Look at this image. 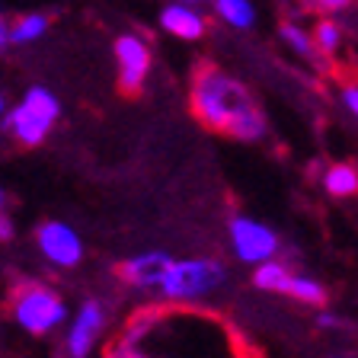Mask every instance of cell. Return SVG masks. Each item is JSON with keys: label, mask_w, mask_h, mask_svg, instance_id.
<instances>
[{"label": "cell", "mask_w": 358, "mask_h": 358, "mask_svg": "<svg viewBox=\"0 0 358 358\" xmlns=\"http://www.w3.org/2000/svg\"><path fill=\"white\" fill-rule=\"evenodd\" d=\"M106 358H243V343L217 317L157 307L138 313Z\"/></svg>", "instance_id": "6da1fadb"}, {"label": "cell", "mask_w": 358, "mask_h": 358, "mask_svg": "<svg viewBox=\"0 0 358 358\" xmlns=\"http://www.w3.org/2000/svg\"><path fill=\"white\" fill-rule=\"evenodd\" d=\"M192 112L201 125L237 138L259 141L266 134V115L256 109L243 87L217 67H199L192 77Z\"/></svg>", "instance_id": "7a4b0ae2"}, {"label": "cell", "mask_w": 358, "mask_h": 358, "mask_svg": "<svg viewBox=\"0 0 358 358\" xmlns=\"http://www.w3.org/2000/svg\"><path fill=\"white\" fill-rule=\"evenodd\" d=\"M227 282V268L217 259H170L154 291L173 304H192L215 294Z\"/></svg>", "instance_id": "3957f363"}, {"label": "cell", "mask_w": 358, "mask_h": 358, "mask_svg": "<svg viewBox=\"0 0 358 358\" xmlns=\"http://www.w3.org/2000/svg\"><path fill=\"white\" fill-rule=\"evenodd\" d=\"M58 115H61V106H58V96H55L52 90L32 87L29 93L22 96V103L3 119V128H10L22 144L32 148V144L45 141V134L52 131Z\"/></svg>", "instance_id": "277c9868"}, {"label": "cell", "mask_w": 358, "mask_h": 358, "mask_svg": "<svg viewBox=\"0 0 358 358\" xmlns=\"http://www.w3.org/2000/svg\"><path fill=\"white\" fill-rule=\"evenodd\" d=\"M13 317L26 333L45 336L64 323L67 307L48 285H22L13 298Z\"/></svg>", "instance_id": "5b68a950"}, {"label": "cell", "mask_w": 358, "mask_h": 358, "mask_svg": "<svg viewBox=\"0 0 358 358\" xmlns=\"http://www.w3.org/2000/svg\"><path fill=\"white\" fill-rule=\"evenodd\" d=\"M231 246L237 259L243 262H266L275 259L278 253V237L268 231L266 224L253 221V217H234L231 221Z\"/></svg>", "instance_id": "8992f818"}, {"label": "cell", "mask_w": 358, "mask_h": 358, "mask_svg": "<svg viewBox=\"0 0 358 358\" xmlns=\"http://www.w3.org/2000/svg\"><path fill=\"white\" fill-rule=\"evenodd\" d=\"M38 250L45 253V259L55 262L61 268H71L83 259V240L77 237V231L64 221H45L36 234Z\"/></svg>", "instance_id": "52a82bcc"}, {"label": "cell", "mask_w": 358, "mask_h": 358, "mask_svg": "<svg viewBox=\"0 0 358 358\" xmlns=\"http://www.w3.org/2000/svg\"><path fill=\"white\" fill-rule=\"evenodd\" d=\"M115 61H119V83L125 93H138L150 71V48L138 36L115 38Z\"/></svg>", "instance_id": "ba28073f"}, {"label": "cell", "mask_w": 358, "mask_h": 358, "mask_svg": "<svg viewBox=\"0 0 358 358\" xmlns=\"http://www.w3.org/2000/svg\"><path fill=\"white\" fill-rule=\"evenodd\" d=\"M106 327V310L99 301H87V304L77 310L74 323H71V329H67V355L71 358H87L90 349H93V343L99 339V333H103Z\"/></svg>", "instance_id": "9c48e42d"}, {"label": "cell", "mask_w": 358, "mask_h": 358, "mask_svg": "<svg viewBox=\"0 0 358 358\" xmlns=\"http://www.w3.org/2000/svg\"><path fill=\"white\" fill-rule=\"evenodd\" d=\"M166 266H170V256L160 253V250H154V253H138L119 266V278L134 285V288H157V282H160Z\"/></svg>", "instance_id": "30bf717a"}, {"label": "cell", "mask_w": 358, "mask_h": 358, "mask_svg": "<svg viewBox=\"0 0 358 358\" xmlns=\"http://www.w3.org/2000/svg\"><path fill=\"white\" fill-rule=\"evenodd\" d=\"M160 26H164L170 36L186 38V42H195V38L205 36V16L192 7V3H170V7L160 10Z\"/></svg>", "instance_id": "8fae6325"}, {"label": "cell", "mask_w": 358, "mask_h": 358, "mask_svg": "<svg viewBox=\"0 0 358 358\" xmlns=\"http://www.w3.org/2000/svg\"><path fill=\"white\" fill-rule=\"evenodd\" d=\"M215 13L234 29H250L256 22L253 0H215Z\"/></svg>", "instance_id": "7c38bea8"}, {"label": "cell", "mask_w": 358, "mask_h": 358, "mask_svg": "<svg viewBox=\"0 0 358 358\" xmlns=\"http://www.w3.org/2000/svg\"><path fill=\"white\" fill-rule=\"evenodd\" d=\"M48 26H52V20H48L45 13L20 16V20L10 26V45H29V42H36V38H42L45 32H48Z\"/></svg>", "instance_id": "4fadbf2b"}, {"label": "cell", "mask_w": 358, "mask_h": 358, "mask_svg": "<svg viewBox=\"0 0 358 358\" xmlns=\"http://www.w3.org/2000/svg\"><path fill=\"white\" fill-rule=\"evenodd\" d=\"M323 186H327V192L336 195V199H349V195L358 192V170L349 164L329 166L327 176H323Z\"/></svg>", "instance_id": "5bb4252c"}, {"label": "cell", "mask_w": 358, "mask_h": 358, "mask_svg": "<svg viewBox=\"0 0 358 358\" xmlns=\"http://www.w3.org/2000/svg\"><path fill=\"white\" fill-rule=\"evenodd\" d=\"M282 294H291V298L301 301V304H317V307L327 301V291H323L320 282L304 278V275H291V272H288V278H285V285H282Z\"/></svg>", "instance_id": "9a60e30c"}, {"label": "cell", "mask_w": 358, "mask_h": 358, "mask_svg": "<svg viewBox=\"0 0 358 358\" xmlns=\"http://www.w3.org/2000/svg\"><path fill=\"white\" fill-rule=\"evenodd\" d=\"M285 278H288V268L275 259H266V262H256V272H253V285L259 291H282Z\"/></svg>", "instance_id": "2e32d148"}, {"label": "cell", "mask_w": 358, "mask_h": 358, "mask_svg": "<svg viewBox=\"0 0 358 358\" xmlns=\"http://www.w3.org/2000/svg\"><path fill=\"white\" fill-rule=\"evenodd\" d=\"M310 38H313V48H317V52H323V55L339 52V45H343V32H339V26H336V22H329V20L317 22V29L310 32Z\"/></svg>", "instance_id": "e0dca14e"}, {"label": "cell", "mask_w": 358, "mask_h": 358, "mask_svg": "<svg viewBox=\"0 0 358 358\" xmlns=\"http://www.w3.org/2000/svg\"><path fill=\"white\" fill-rule=\"evenodd\" d=\"M282 38H285V45H288L294 55H301V58H313V38H310V32H304L301 26H294V22H288V26H282Z\"/></svg>", "instance_id": "ac0fdd59"}, {"label": "cell", "mask_w": 358, "mask_h": 358, "mask_svg": "<svg viewBox=\"0 0 358 358\" xmlns=\"http://www.w3.org/2000/svg\"><path fill=\"white\" fill-rule=\"evenodd\" d=\"M343 103H345V109L358 119V87H345L343 90Z\"/></svg>", "instance_id": "d6986e66"}, {"label": "cell", "mask_w": 358, "mask_h": 358, "mask_svg": "<svg viewBox=\"0 0 358 358\" xmlns=\"http://www.w3.org/2000/svg\"><path fill=\"white\" fill-rule=\"evenodd\" d=\"M10 237H13V221L0 211V240H10Z\"/></svg>", "instance_id": "ffe728a7"}, {"label": "cell", "mask_w": 358, "mask_h": 358, "mask_svg": "<svg viewBox=\"0 0 358 358\" xmlns=\"http://www.w3.org/2000/svg\"><path fill=\"white\" fill-rule=\"evenodd\" d=\"M317 327H320V329H336V327H343V323L336 320L333 313H320V320H317Z\"/></svg>", "instance_id": "44dd1931"}, {"label": "cell", "mask_w": 358, "mask_h": 358, "mask_svg": "<svg viewBox=\"0 0 358 358\" xmlns=\"http://www.w3.org/2000/svg\"><path fill=\"white\" fill-rule=\"evenodd\" d=\"M313 3H320L323 10H343V7H349V0H313Z\"/></svg>", "instance_id": "7402d4cb"}, {"label": "cell", "mask_w": 358, "mask_h": 358, "mask_svg": "<svg viewBox=\"0 0 358 358\" xmlns=\"http://www.w3.org/2000/svg\"><path fill=\"white\" fill-rule=\"evenodd\" d=\"M10 45V29H7V22L0 20V48H7Z\"/></svg>", "instance_id": "603a6c76"}, {"label": "cell", "mask_w": 358, "mask_h": 358, "mask_svg": "<svg viewBox=\"0 0 358 358\" xmlns=\"http://www.w3.org/2000/svg\"><path fill=\"white\" fill-rule=\"evenodd\" d=\"M3 201H7V195H3V189H0V208H3Z\"/></svg>", "instance_id": "cb8c5ba5"}, {"label": "cell", "mask_w": 358, "mask_h": 358, "mask_svg": "<svg viewBox=\"0 0 358 358\" xmlns=\"http://www.w3.org/2000/svg\"><path fill=\"white\" fill-rule=\"evenodd\" d=\"M182 3H201V0H182Z\"/></svg>", "instance_id": "d4e9b609"}, {"label": "cell", "mask_w": 358, "mask_h": 358, "mask_svg": "<svg viewBox=\"0 0 358 358\" xmlns=\"http://www.w3.org/2000/svg\"><path fill=\"white\" fill-rule=\"evenodd\" d=\"M0 115H3V99H0Z\"/></svg>", "instance_id": "484cf974"}]
</instances>
